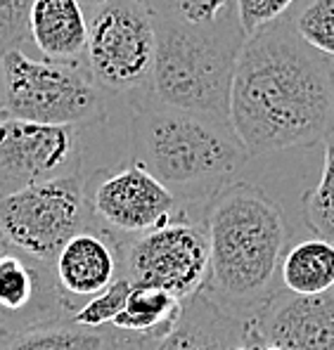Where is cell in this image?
<instances>
[{
	"instance_id": "cell-1",
	"label": "cell",
	"mask_w": 334,
	"mask_h": 350,
	"mask_svg": "<svg viewBox=\"0 0 334 350\" xmlns=\"http://www.w3.org/2000/svg\"><path fill=\"white\" fill-rule=\"evenodd\" d=\"M334 59L277 19L244 40L230 85V126L249 157L311 147L334 131Z\"/></svg>"
},
{
	"instance_id": "cell-2",
	"label": "cell",
	"mask_w": 334,
	"mask_h": 350,
	"mask_svg": "<svg viewBox=\"0 0 334 350\" xmlns=\"http://www.w3.org/2000/svg\"><path fill=\"white\" fill-rule=\"evenodd\" d=\"M209 267L202 291L235 317H256L275 296L290 228L280 202L259 185L235 180L202 208Z\"/></svg>"
},
{
	"instance_id": "cell-3",
	"label": "cell",
	"mask_w": 334,
	"mask_h": 350,
	"mask_svg": "<svg viewBox=\"0 0 334 350\" xmlns=\"http://www.w3.org/2000/svg\"><path fill=\"white\" fill-rule=\"evenodd\" d=\"M131 159L181 206L204 208L249 161L230 123L166 109H133Z\"/></svg>"
},
{
	"instance_id": "cell-4",
	"label": "cell",
	"mask_w": 334,
	"mask_h": 350,
	"mask_svg": "<svg viewBox=\"0 0 334 350\" xmlns=\"http://www.w3.org/2000/svg\"><path fill=\"white\" fill-rule=\"evenodd\" d=\"M157 50L145 88L133 109L183 111L230 123V85L246 36L240 19L214 29L154 22Z\"/></svg>"
},
{
	"instance_id": "cell-5",
	"label": "cell",
	"mask_w": 334,
	"mask_h": 350,
	"mask_svg": "<svg viewBox=\"0 0 334 350\" xmlns=\"http://www.w3.org/2000/svg\"><path fill=\"white\" fill-rule=\"evenodd\" d=\"M3 109L12 118L43 126L79 128L107 116L105 92L81 64L36 59L22 48L0 55Z\"/></svg>"
},
{
	"instance_id": "cell-6",
	"label": "cell",
	"mask_w": 334,
	"mask_h": 350,
	"mask_svg": "<svg viewBox=\"0 0 334 350\" xmlns=\"http://www.w3.org/2000/svg\"><path fill=\"white\" fill-rule=\"evenodd\" d=\"M84 173L29 185L0 197V237L10 249L53 265L60 249L90 225Z\"/></svg>"
},
{
	"instance_id": "cell-7",
	"label": "cell",
	"mask_w": 334,
	"mask_h": 350,
	"mask_svg": "<svg viewBox=\"0 0 334 350\" xmlns=\"http://www.w3.org/2000/svg\"><path fill=\"white\" fill-rule=\"evenodd\" d=\"M154 50L157 29L145 0H107L92 10L84 66L102 92L133 100L152 74Z\"/></svg>"
},
{
	"instance_id": "cell-8",
	"label": "cell",
	"mask_w": 334,
	"mask_h": 350,
	"mask_svg": "<svg viewBox=\"0 0 334 350\" xmlns=\"http://www.w3.org/2000/svg\"><path fill=\"white\" fill-rule=\"evenodd\" d=\"M121 275L131 284L157 286L176 298L194 296L204 284L209 267V237L202 213L183 206L168 225L133 239L119 241Z\"/></svg>"
},
{
	"instance_id": "cell-9",
	"label": "cell",
	"mask_w": 334,
	"mask_h": 350,
	"mask_svg": "<svg viewBox=\"0 0 334 350\" xmlns=\"http://www.w3.org/2000/svg\"><path fill=\"white\" fill-rule=\"evenodd\" d=\"M88 178L90 223L114 239H133L159 230L181 215L183 206L138 161H128L114 171H100Z\"/></svg>"
},
{
	"instance_id": "cell-10",
	"label": "cell",
	"mask_w": 334,
	"mask_h": 350,
	"mask_svg": "<svg viewBox=\"0 0 334 350\" xmlns=\"http://www.w3.org/2000/svg\"><path fill=\"white\" fill-rule=\"evenodd\" d=\"M79 171V128L0 118V197Z\"/></svg>"
},
{
	"instance_id": "cell-11",
	"label": "cell",
	"mask_w": 334,
	"mask_h": 350,
	"mask_svg": "<svg viewBox=\"0 0 334 350\" xmlns=\"http://www.w3.org/2000/svg\"><path fill=\"white\" fill-rule=\"evenodd\" d=\"M74 308L60 291L50 262L5 249L0 254V332L8 336L69 317Z\"/></svg>"
},
{
	"instance_id": "cell-12",
	"label": "cell",
	"mask_w": 334,
	"mask_h": 350,
	"mask_svg": "<svg viewBox=\"0 0 334 350\" xmlns=\"http://www.w3.org/2000/svg\"><path fill=\"white\" fill-rule=\"evenodd\" d=\"M254 322L261 341L280 350H334V293L296 296L282 289Z\"/></svg>"
},
{
	"instance_id": "cell-13",
	"label": "cell",
	"mask_w": 334,
	"mask_h": 350,
	"mask_svg": "<svg viewBox=\"0 0 334 350\" xmlns=\"http://www.w3.org/2000/svg\"><path fill=\"white\" fill-rule=\"evenodd\" d=\"M53 272L60 291L76 310L79 298L88 301L121 275L119 239L90 223L62 246L53 260Z\"/></svg>"
},
{
	"instance_id": "cell-14",
	"label": "cell",
	"mask_w": 334,
	"mask_h": 350,
	"mask_svg": "<svg viewBox=\"0 0 334 350\" xmlns=\"http://www.w3.org/2000/svg\"><path fill=\"white\" fill-rule=\"evenodd\" d=\"M254 332V317L230 315L197 291L183 301V312L171 332L147 341L131 338V343L136 350H228Z\"/></svg>"
},
{
	"instance_id": "cell-15",
	"label": "cell",
	"mask_w": 334,
	"mask_h": 350,
	"mask_svg": "<svg viewBox=\"0 0 334 350\" xmlns=\"http://www.w3.org/2000/svg\"><path fill=\"white\" fill-rule=\"evenodd\" d=\"M29 38L43 59L81 64L88 43V17L79 0H34Z\"/></svg>"
},
{
	"instance_id": "cell-16",
	"label": "cell",
	"mask_w": 334,
	"mask_h": 350,
	"mask_svg": "<svg viewBox=\"0 0 334 350\" xmlns=\"http://www.w3.org/2000/svg\"><path fill=\"white\" fill-rule=\"evenodd\" d=\"M181 312L183 301L173 293L157 289V286L133 284L121 312L112 320L110 327L116 334H126L128 338L147 341V338H159L171 332Z\"/></svg>"
},
{
	"instance_id": "cell-17",
	"label": "cell",
	"mask_w": 334,
	"mask_h": 350,
	"mask_svg": "<svg viewBox=\"0 0 334 350\" xmlns=\"http://www.w3.org/2000/svg\"><path fill=\"white\" fill-rule=\"evenodd\" d=\"M280 284L296 296H320L334 289V241L311 237L292 244L280 262Z\"/></svg>"
},
{
	"instance_id": "cell-18",
	"label": "cell",
	"mask_w": 334,
	"mask_h": 350,
	"mask_svg": "<svg viewBox=\"0 0 334 350\" xmlns=\"http://www.w3.org/2000/svg\"><path fill=\"white\" fill-rule=\"evenodd\" d=\"M0 350H121V338L114 329L76 327L62 317L12 334Z\"/></svg>"
},
{
	"instance_id": "cell-19",
	"label": "cell",
	"mask_w": 334,
	"mask_h": 350,
	"mask_svg": "<svg viewBox=\"0 0 334 350\" xmlns=\"http://www.w3.org/2000/svg\"><path fill=\"white\" fill-rule=\"evenodd\" d=\"M154 22L190 29H214L237 17L235 0H145Z\"/></svg>"
},
{
	"instance_id": "cell-20",
	"label": "cell",
	"mask_w": 334,
	"mask_h": 350,
	"mask_svg": "<svg viewBox=\"0 0 334 350\" xmlns=\"http://www.w3.org/2000/svg\"><path fill=\"white\" fill-rule=\"evenodd\" d=\"M282 19L308 48L334 59V0H294Z\"/></svg>"
},
{
	"instance_id": "cell-21",
	"label": "cell",
	"mask_w": 334,
	"mask_h": 350,
	"mask_svg": "<svg viewBox=\"0 0 334 350\" xmlns=\"http://www.w3.org/2000/svg\"><path fill=\"white\" fill-rule=\"evenodd\" d=\"M322 171L316 187L304 199V220L316 237L334 241V131L327 133Z\"/></svg>"
},
{
	"instance_id": "cell-22",
	"label": "cell",
	"mask_w": 334,
	"mask_h": 350,
	"mask_svg": "<svg viewBox=\"0 0 334 350\" xmlns=\"http://www.w3.org/2000/svg\"><path fill=\"white\" fill-rule=\"evenodd\" d=\"M131 286H133L131 280H128L126 275H119L105 291L95 293V296L88 298L86 303H81L69 315V320L74 322L76 327H86V329L110 327L112 320L121 312Z\"/></svg>"
},
{
	"instance_id": "cell-23",
	"label": "cell",
	"mask_w": 334,
	"mask_h": 350,
	"mask_svg": "<svg viewBox=\"0 0 334 350\" xmlns=\"http://www.w3.org/2000/svg\"><path fill=\"white\" fill-rule=\"evenodd\" d=\"M235 5H237L240 27L249 38L256 31L270 27L273 22L285 17L294 0H235Z\"/></svg>"
},
{
	"instance_id": "cell-24",
	"label": "cell",
	"mask_w": 334,
	"mask_h": 350,
	"mask_svg": "<svg viewBox=\"0 0 334 350\" xmlns=\"http://www.w3.org/2000/svg\"><path fill=\"white\" fill-rule=\"evenodd\" d=\"M34 0H0V55L29 38V12Z\"/></svg>"
},
{
	"instance_id": "cell-25",
	"label": "cell",
	"mask_w": 334,
	"mask_h": 350,
	"mask_svg": "<svg viewBox=\"0 0 334 350\" xmlns=\"http://www.w3.org/2000/svg\"><path fill=\"white\" fill-rule=\"evenodd\" d=\"M261 338H259V332H254L251 336H246L244 341H240V343H235V346H230L228 350H256L261 346Z\"/></svg>"
},
{
	"instance_id": "cell-26",
	"label": "cell",
	"mask_w": 334,
	"mask_h": 350,
	"mask_svg": "<svg viewBox=\"0 0 334 350\" xmlns=\"http://www.w3.org/2000/svg\"><path fill=\"white\" fill-rule=\"evenodd\" d=\"M84 8H90V10H95V8H100L102 3H107V0H79Z\"/></svg>"
},
{
	"instance_id": "cell-27",
	"label": "cell",
	"mask_w": 334,
	"mask_h": 350,
	"mask_svg": "<svg viewBox=\"0 0 334 350\" xmlns=\"http://www.w3.org/2000/svg\"><path fill=\"white\" fill-rule=\"evenodd\" d=\"M256 350H280V348L273 346V343H261V346L256 348Z\"/></svg>"
},
{
	"instance_id": "cell-28",
	"label": "cell",
	"mask_w": 334,
	"mask_h": 350,
	"mask_svg": "<svg viewBox=\"0 0 334 350\" xmlns=\"http://www.w3.org/2000/svg\"><path fill=\"white\" fill-rule=\"evenodd\" d=\"M5 341H8V334L0 332V348H3V343H5Z\"/></svg>"
},
{
	"instance_id": "cell-29",
	"label": "cell",
	"mask_w": 334,
	"mask_h": 350,
	"mask_svg": "<svg viewBox=\"0 0 334 350\" xmlns=\"http://www.w3.org/2000/svg\"><path fill=\"white\" fill-rule=\"evenodd\" d=\"M332 116H334V76H332Z\"/></svg>"
},
{
	"instance_id": "cell-30",
	"label": "cell",
	"mask_w": 334,
	"mask_h": 350,
	"mask_svg": "<svg viewBox=\"0 0 334 350\" xmlns=\"http://www.w3.org/2000/svg\"><path fill=\"white\" fill-rule=\"evenodd\" d=\"M5 249H8V244H5V241H3V237H0V254H3Z\"/></svg>"
},
{
	"instance_id": "cell-31",
	"label": "cell",
	"mask_w": 334,
	"mask_h": 350,
	"mask_svg": "<svg viewBox=\"0 0 334 350\" xmlns=\"http://www.w3.org/2000/svg\"><path fill=\"white\" fill-rule=\"evenodd\" d=\"M5 116H10V114H8V111L3 109V107H0V118H5Z\"/></svg>"
}]
</instances>
